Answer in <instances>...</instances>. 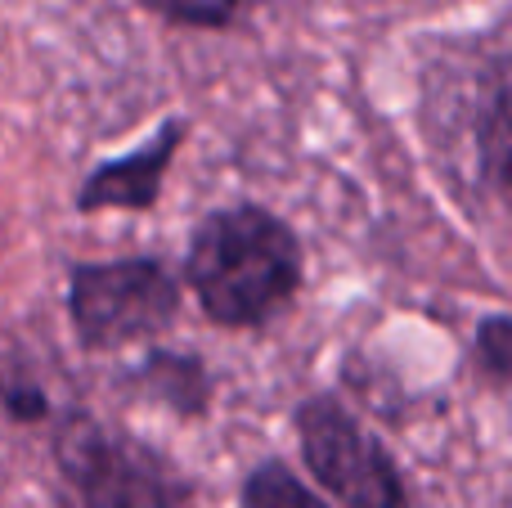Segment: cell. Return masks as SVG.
<instances>
[{
	"label": "cell",
	"instance_id": "52a82bcc",
	"mask_svg": "<svg viewBox=\"0 0 512 508\" xmlns=\"http://www.w3.org/2000/svg\"><path fill=\"white\" fill-rule=\"evenodd\" d=\"M477 162L495 189L512 194V86L495 90L477 122Z\"/></svg>",
	"mask_w": 512,
	"mask_h": 508
},
{
	"label": "cell",
	"instance_id": "5b68a950",
	"mask_svg": "<svg viewBox=\"0 0 512 508\" xmlns=\"http://www.w3.org/2000/svg\"><path fill=\"white\" fill-rule=\"evenodd\" d=\"M185 126L180 122H162V131L153 140H144L135 153L113 158L104 167H95L77 189V207L81 212H149L162 194L167 167L176 162Z\"/></svg>",
	"mask_w": 512,
	"mask_h": 508
},
{
	"label": "cell",
	"instance_id": "30bf717a",
	"mask_svg": "<svg viewBox=\"0 0 512 508\" xmlns=\"http://www.w3.org/2000/svg\"><path fill=\"white\" fill-rule=\"evenodd\" d=\"M140 5L185 27H225L239 18V9L248 0H140Z\"/></svg>",
	"mask_w": 512,
	"mask_h": 508
},
{
	"label": "cell",
	"instance_id": "277c9868",
	"mask_svg": "<svg viewBox=\"0 0 512 508\" xmlns=\"http://www.w3.org/2000/svg\"><path fill=\"white\" fill-rule=\"evenodd\" d=\"M301 464L319 486L346 508H409L391 455L360 428L351 410L333 396H310L292 414Z\"/></svg>",
	"mask_w": 512,
	"mask_h": 508
},
{
	"label": "cell",
	"instance_id": "ba28073f",
	"mask_svg": "<svg viewBox=\"0 0 512 508\" xmlns=\"http://www.w3.org/2000/svg\"><path fill=\"white\" fill-rule=\"evenodd\" d=\"M239 508H324L283 464H261L243 482Z\"/></svg>",
	"mask_w": 512,
	"mask_h": 508
},
{
	"label": "cell",
	"instance_id": "6da1fadb",
	"mask_svg": "<svg viewBox=\"0 0 512 508\" xmlns=\"http://www.w3.org/2000/svg\"><path fill=\"white\" fill-rule=\"evenodd\" d=\"M185 279L212 324L261 329L297 297L301 243L265 207H225L194 230Z\"/></svg>",
	"mask_w": 512,
	"mask_h": 508
},
{
	"label": "cell",
	"instance_id": "9c48e42d",
	"mask_svg": "<svg viewBox=\"0 0 512 508\" xmlns=\"http://www.w3.org/2000/svg\"><path fill=\"white\" fill-rule=\"evenodd\" d=\"M477 369L512 401V315H486L472 338Z\"/></svg>",
	"mask_w": 512,
	"mask_h": 508
},
{
	"label": "cell",
	"instance_id": "8992f818",
	"mask_svg": "<svg viewBox=\"0 0 512 508\" xmlns=\"http://www.w3.org/2000/svg\"><path fill=\"white\" fill-rule=\"evenodd\" d=\"M140 383L153 401H167L176 414H203L207 396H212V378H207L198 356H176V351H153L140 365Z\"/></svg>",
	"mask_w": 512,
	"mask_h": 508
},
{
	"label": "cell",
	"instance_id": "7a4b0ae2",
	"mask_svg": "<svg viewBox=\"0 0 512 508\" xmlns=\"http://www.w3.org/2000/svg\"><path fill=\"white\" fill-rule=\"evenodd\" d=\"M54 468L68 508H198L194 486L158 450L90 414L54 432Z\"/></svg>",
	"mask_w": 512,
	"mask_h": 508
},
{
	"label": "cell",
	"instance_id": "3957f363",
	"mask_svg": "<svg viewBox=\"0 0 512 508\" xmlns=\"http://www.w3.org/2000/svg\"><path fill=\"white\" fill-rule=\"evenodd\" d=\"M180 311V284L149 257L86 261L68 270V320L86 351H117L162 333Z\"/></svg>",
	"mask_w": 512,
	"mask_h": 508
}]
</instances>
